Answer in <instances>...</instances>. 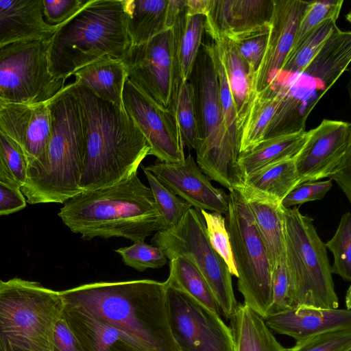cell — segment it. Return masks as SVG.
Instances as JSON below:
<instances>
[{"label":"cell","mask_w":351,"mask_h":351,"mask_svg":"<svg viewBox=\"0 0 351 351\" xmlns=\"http://www.w3.org/2000/svg\"><path fill=\"white\" fill-rule=\"evenodd\" d=\"M59 293L64 305L123 332L145 351H180L169 328L165 282H97Z\"/></svg>","instance_id":"1"},{"label":"cell","mask_w":351,"mask_h":351,"mask_svg":"<svg viewBox=\"0 0 351 351\" xmlns=\"http://www.w3.org/2000/svg\"><path fill=\"white\" fill-rule=\"evenodd\" d=\"M74 84L85 136L82 191L112 186L137 173L150 148L136 122L124 106L104 101Z\"/></svg>","instance_id":"2"},{"label":"cell","mask_w":351,"mask_h":351,"mask_svg":"<svg viewBox=\"0 0 351 351\" xmlns=\"http://www.w3.org/2000/svg\"><path fill=\"white\" fill-rule=\"evenodd\" d=\"M51 134L43 155L28 163L21 189L29 204H64L83 192L80 180L85 157L82 114L74 82L48 102Z\"/></svg>","instance_id":"3"},{"label":"cell","mask_w":351,"mask_h":351,"mask_svg":"<svg viewBox=\"0 0 351 351\" xmlns=\"http://www.w3.org/2000/svg\"><path fill=\"white\" fill-rule=\"evenodd\" d=\"M58 216L84 240L123 237L135 243L161 230L152 192L137 173L118 184L75 195L64 203Z\"/></svg>","instance_id":"4"},{"label":"cell","mask_w":351,"mask_h":351,"mask_svg":"<svg viewBox=\"0 0 351 351\" xmlns=\"http://www.w3.org/2000/svg\"><path fill=\"white\" fill-rule=\"evenodd\" d=\"M130 46L123 0H88L48 40L49 71L66 80L103 57L123 59Z\"/></svg>","instance_id":"5"},{"label":"cell","mask_w":351,"mask_h":351,"mask_svg":"<svg viewBox=\"0 0 351 351\" xmlns=\"http://www.w3.org/2000/svg\"><path fill=\"white\" fill-rule=\"evenodd\" d=\"M193 88L197 136L196 162L211 180L228 189L242 181L226 127L218 79L208 45L201 44L187 80Z\"/></svg>","instance_id":"6"},{"label":"cell","mask_w":351,"mask_h":351,"mask_svg":"<svg viewBox=\"0 0 351 351\" xmlns=\"http://www.w3.org/2000/svg\"><path fill=\"white\" fill-rule=\"evenodd\" d=\"M59 291L15 277L0 280V351H53Z\"/></svg>","instance_id":"7"},{"label":"cell","mask_w":351,"mask_h":351,"mask_svg":"<svg viewBox=\"0 0 351 351\" xmlns=\"http://www.w3.org/2000/svg\"><path fill=\"white\" fill-rule=\"evenodd\" d=\"M283 215L285 262L293 308H338L326 247L313 219L297 207H283Z\"/></svg>","instance_id":"8"},{"label":"cell","mask_w":351,"mask_h":351,"mask_svg":"<svg viewBox=\"0 0 351 351\" xmlns=\"http://www.w3.org/2000/svg\"><path fill=\"white\" fill-rule=\"evenodd\" d=\"M228 191L225 221L238 274V290L243 304L265 319L271 304L272 268L242 192L237 186Z\"/></svg>","instance_id":"9"},{"label":"cell","mask_w":351,"mask_h":351,"mask_svg":"<svg viewBox=\"0 0 351 351\" xmlns=\"http://www.w3.org/2000/svg\"><path fill=\"white\" fill-rule=\"evenodd\" d=\"M151 242L159 247L169 260L177 256L188 258L206 280L221 313L229 319L239 304L232 288V274L211 246L199 210L191 208L178 226L157 231Z\"/></svg>","instance_id":"10"},{"label":"cell","mask_w":351,"mask_h":351,"mask_svg":"<svg viewBox=\"0 0 351 351\" xmlns=\"http://www.w3.org/2000/svg\"><path fill=\"white\" fill-rule=\"evenodd\" d=\"M49 39L18 41L0 47V101L48 103L63 89L66 80L55 77L49 71Z\"/></svg>","instance_id":"11"},{"label":"cell","mask_w":351,"mask_h":351,"mask_svg":"<svg viewBox=\"0 0 351 351\" xmlns=\"http://www.w3.org/2000/svg\"><path fill=\"white\" fill-rule=\"evenodd\" d=\"M122 61L129 80L176 115L182 81L172 29L165 30L145 43L130 46Z\"/></svg>","instance_id":"12"},{"label":"cell","mask_w":351,"mask_h":351,"mask_svg":"<svg viewBox=\"0 0 351 351\" xmlns=\"http://www.w3.org/2000/svg\"><path fill=\"white\" fill-rule=\"evenodd\" d=\"M165 285L169 328L180 351H234L232 330L220 315Z\"/></svg>","instance_id":"13"},{"label":"cell","mask_w":351,"mask_h":351,"mask_svg":"<svg viewBox=\"0 0 351 351\" xmlns=\"http://www.w3.org/2000/svg\"><path fill=\"white\" fill-rule=\"evenodd\" d=\"M123 106L137 124L149 146V155L158 161L182 162L184 145L176 115L138 89L127 77L123 90Z\"/></svg>","instance_id":"14"},{"label":"cell","mask_w":351,"mask_h":351,"mask_svg":"<svg viewBox=\"0 0 351 351\" xmlns=\"http://www.w3.org/2000/svg\"><path fill=\"white\" fill-rule=\"evenodd\" d=\"M350 152L351 124L323 119L306 132V141L294 158L298 184L328 178Z\"/></svg>","instance_id":"15"},{"label":"cell","mask_w":351,"mask_h":351,"mask_svg":"<svg viewBox=\"0 0 351 351\" xmlns=\"http://www.w3.org/2000/svg\"><path fill=\"white\" fill-rule=\"evenodd\" d=\"M145 168L194 208L227 213L228 195L211 184L191 154L182 162L158 161Z\"/></svg>","instance_id":"16"},{"label":"cell","mask_w":351,"mask_h":351,"mask_svg":"<svg viewBox=\"0 0 351 351\" xmlns=\"http://www.w3.org/2000/svg\"><path fill=\"white\" fill-rule=\"evenodd\" d=\"M308 3L304 0H274L265 51L252 80L254 95L275 81L292 48Z\"/></svg>","instance_id":"17"},{"label":"cell","mask_w":351,"mask_h":351,"mask_svg":"<svg viewBox=\"0 0 351 351\" xmlns=\"http://www.w3.org/2000/svg\"><path fill=\"white\" fill-rule=\"evenodd\" d=\"M51 127L48 103L25 104L0 101V131L19 145L28 163L44 153Z\"/></svg>","instance_id":"18"},{"label":"cell","mask_w":351,"mask_h":351,"mask_svg":"<svg viewBox=\"0 0 351 351\" xmlns=\"http://www.w3.org/2000/svg\"><path fill=\"white\" fill-rule=\"evenodd\" d=\"M273 7L274 0H210L204 30L214 40L269 25Z\"/></svg>","instance_id":"19"},{"label":"cell","mask_w":351,"mask_h":351,"mask_svg":"<svg viewBox=\"0 0 351 351\" xmlns=\"http://www.w3.org/2000/svg\"><path fill=\"white\" fill-rule=\"evenodd\" d=\"M270 330L300 341L337 330L351 328V311L298 306L263 319Z\"/></svg>","instance_id":"20"},{"label":"cell","mask_w":351,"mask_h":351,"mask_svg":"<svg viewBox=\"0 0 351 351\" xmlns=\"http://www.w3.org/2000/svg\"><path fill=\"white\" fill-rule=\"evenodd\" d=\"M60 25L43 14V0H0V47L23 40L50 38Z\"/></svg>","instance_id":"21"},{"label":"cell","mask_w":351,"mask_h":351,"mask_svg":"<svg viewBox=\"0 0 351 351\" xmlns=\"http://www.w3.org/2000/svg\"><path fill=\"white\" fill-rule=\"evenodd\" d=\"M237 186L253 216L273 270L285 260V222L281 202L243 183Z\"/></svg>","instance_id":"22"},{"label":"cell","mask_w":351,"mask_h":351,"mask_svg":"<svg viewBox=\"0 0 351 351\" xmlns=\"http://www.w3.org/2000/svg\"><path fill=\"white\" fill-rule=\"evenodd\" d=\"M61 317L84 351H145L126 334L75 308L62 304Z\"/></svg>","instance_id":"23"},{"label":"cell","mask_w":351,"mask_h":351,"mask_svg":"<svg viewBox=\"0 0 351 351\" xmlns=\"http://www.w3.org/2000/svg\"><path fill=\"white\" fill-rule=\"evenodd\" d=\"M351 60V32L335 27L302 75L324 94L347 69Z\"/></svg>","instance_id":"24"},{"label":"cell","mask_w":351,"mask_h":351,"mask_svg":"<svg viewBox=\"0 0 351 351\" xmlns=\"http://www.w3.org/2000/svg\"><path fill=\"white\" fill-rule=\"evenodd\" d=\"M236 108L238 128L241 131L255 96L252 90L253 75L247 63L239 54L233 42L225 36L214 40Z\"/></svg>","instance_id":"25"},{"label":"cell","mask_w":351,"mask_h":351,"mask_svg":"<svg viewBox=\"0 0 351 351\" xmlns=\"http://www.w3.org/2000/svg\"><path fill=\"white\" fill-rule=\"evenodd\" d=\"M75 83L90 90L97 97L123 106V90L127 72L122 59L103 57L76 71Z\"/></svg>","instance_id":"26"},{"label":"cell","mask_w":351,"mask_h":351,"mask_svg":"<svg viewBox=\"0 0 351 351\" xmlns=\"http://www.w3.org/2000/svg\"><path fill=\"white\" fill-rule=\"evenodd\" d=\"M306 139V132L302 130L265 138L252 148L240 152L237 167L241 181L261 168L294 158L303 147Z\"/></svg>","instance_id":"27"},{"label":"cell","mask_w":351,"mask_h":351,"mask_svg":"<svg viewBox=\"0 0 351 351\" xmlns=\"http://www.w3.org/2000/svg\"><path fill=\"white\" fill-rule=\"evenodd\" d=\"M234 351H285L264 319L244 304L229 318Z\"/></svg>","instance_id":"28"},{"label":"cell","mask_w":351,"mask_h":351,"mask_svg":"<svg viewBox=\"0 0 351 351\" xmlns=\"http://www.w3.org/2000/svg\"><path fill=\"white\" fill-rule=\"evenodd\" d=\"M168 0H123L131 46L145 43L166 30Z\"/></svg>","instance_id":"29"},{"label":"cell","mask_w":351,"mask_h":351,"mask_svg":"<svg viewBox=\"0 0 351 351\" xmlns=\"http://www.w3.org/2000/svg\"><path fill=\"white\" fill-rule=\"evenodd\" d=\"M282 93L283 84L275 83L256 93L241 131L239 153L265 139Z\"/></svg>","instance_id":"30"},{"label":"cell","mask_w":351,"mask_h":351,"mask_svg":"<svg viewBox=\"0 0 351 351\" xmlns=\"http://www.w3.org/2000/svg\"><path fill=\"white\" fill-rule=\"evenodd\" d=\"M165 283L182 291L214 313L221 314L206 280L188 258L177 256L169 260V276Z\"/></svg>","instance_id":"31"},{"label":"cell","mask_w":351,"mask_h":351,"mask_svg":"<svg viewBox=\"0 0 351 351\" xmlns=\"http://www.w3.org/2000/svg\"><path fill=\"white\" fill-rule=\"evenodd\" d=\"M294 158L261 168L245 177L242 183L282 202L299 182Z\"/></svg>","instance_id":"32"},{"label":"cell","mask_w":351,"mask_h":351,"mask_svg":"<svg viewBox=\"0 0 351 351\" xmlns=\"http://www.w3.org/2000/svg\"><path fill=\"white\" fill-rule=\"evenodd\" d=\"M182 14L171 28L173 32L178 63L182 82L188 80L202 44L205 17Z\"/></svg>","instance_id":"33"},{"label":"cell","mask_w":351,"mask_h":351,"mask_svg":"<svg viewBox=\"0 0 351 351\" xmlns=\"http://www.w3.org/2000/svg\"><path fill=\"white\" fill-rule=\"evenodd\" d=\"M335 27L336 21L328 19L314 28L295 52L286 58L273 83L280 84L293 75L302 74Z\"/></svg>","instance_id":"34"},{"label":"cell","mask_w":351,"mask_h":351,"mask_svg":"<svg viewBox=\"0 0 351 351\" xmlns=\"http://www.w3.org/2000/svg\"><path fill=\"white\" fill-rule=\"evenodd\" d=\"M152 192L160 215L161 230H167L179 224L192 206L176 195L152 173L141 165Z\"/></svg>","instance_id":"35"},{"label":"cell","mask_w":351,"mask_h":351,"mask_svg":"<svg viewBox=\"0 0 351 351\" xmlns=\"http://www.w3.org/2000/svg\"><path fill=\"white\" fill-rule=\"evenodd\" d=\"M302 99L287 92L283 84L281 100L267 131L265 138L305 130V120L310 111H302Z\"/></svg>","instance_id":"36"},{"label":"cell","mask_w":351,"mask_h":351,"mask_svg":"<svg viewBox=\"0 0 351 351\" xmlns=\"http://www.w3.org/2000/svg\"><path fill=\"white\" fill-rule=\"evenodd\" d=\"M27 167L22 148L0 131V180L21 189L26 181Z\"/></svg>","instance_id":"37"},{"label":"cell","mask_w":351,"mask_h":351,"mask_svg":"<svg viewBox=\"0 0 351 351\" xmlns=\"http://www.w3.org/2000/svg\"><path fill=\"white\" fill-rule=\"evenodd\" d=\"M325 246L333 255L332 274L340 276L345 281L351 280V214L344 213L333 237Z\"/></svg>","instance_id":"38"},{"label":"cell","mask_w":351,"mask_h":351,"mask_svg":"<svg viewBox=\"0 0 351 351\" xmlns=\"http://www.w3.org/2000/svg\"><path fill=\"white\" fill-rule=\"evenodd\" d=\"M343 0L308 1L298 27L293 45L287 58L291 56L306 36L322 21L339 16Z\"/></svg>","instance_id":"39"},{"label":"cell","mask_w":351,"mask_h":351,"mask_svg":"<svg viewBox=\"0 0 351 351\" xmlns=\"http://www.w3.org/2000/svg\"><path fill=\"white\" fill-rule=\"evenodd\" d=\"M208 47L215 68L218 84L219 95L223 114L224 121L232 146L239 154L240 133L238 128L237 112L231 91L227 81L223 66L219 60L215 45L213 41Z\"/></svg>","instance_id":"40"},{"label":"cell","mask_w":351,"mask_h":351,"mask_svg":"<svg viewBox=\"0 0 351 351\" xmlns=\"http://www.w3.org/2000/svg\"><path fill=\"white\" fill-rule=\"evenodd\" d=\"M176 118L184 146L195 149L197 131L193 104V88L188 82H182L180 88Z\"/></svg>","instance_id":"41"},{"label":"cell","mask_w":351,"mask_h":351,"mask_svg":"<svg viewBox=\"0 0 351 351\" xmlns=\"http://www.w3.org/2000/svg\"><path fill=\"white\" fill-rule=\"evenodd\" d=\"M202 215L211 246L221 256L232 276L237 278V271L233 258L225 217L218 212L199 210Z\"/></svg>","instance_id":"42"},{"label":"cell","mask_w":351,"mask_h":351,"mask_svg":"<svg viewBox=\"0 0 351 351\" xmlns=\"http://www.w3.org/2000/svg\"><path fill=\"white\" fill-rule=\"evenodd\" d=\"M115 252L121 256L125 265L140 272L147 269H158L167 263L168 258L159 247L144 241L135 242Z\"/></svg>","instance_id":"43"},{"label":"cell","mask_w":351,"mask_h":351,"mask_svg":"<svg viewBox=\"0 0 351 351\" xmlns=\"http://www.w3.org/2000/svg\"><path fill=\"white\" fill-rule=\"evenodd\" d=\"M269 31V25L228 38L233 42L241 56L249 65L253 77L263 60Z\"/></svg>","instance_id":"44"},{"label":"cell","mask_w":351,"mask_h":351,"mask_svg":"<svg viewBox=\"0 0 351 351\" xmlns=\"http://www.w3.org/2000/svg\"><path fill=\"white\" fill-rule=\"evenodd\" d=\"M351 350V328L337 330L296 341L285 351H349Z\"/></svg>","instance_id":"45"},{"label":"cell","mask_w":351,"mask_h":351,"mask_svg":"<svg viewBox=\"0 0 351 351\" xmlns=\"http://www.w3.org/2000/svg\"><path fill=\"white\" fill-rule=\"evenodd\" d=\"M290 308H293V305L287 268L283 260L272 270L271 304L269 315Z\"/></svg>","instance_id":"46"},{"label":"cell","mask_w":351,"mask_h":351,"mask_svg":"<svg viewBox=\"0 0 351 351\" xmlns=\"http://www.w3.org/2000/svg\"><path fill=\"white\" fill-rule=\"evenodd\" d=\"M332 186V180L306 182L296 185L282 200L284 208H291L308 202L320 200Z\"/></svg>","instance_id":"47"},{"label":"cell","mask_w":351,"mask_h":351,"mask_svg":"<svg viewBox=\"0 0 351 351\" xmlns=\"http://www.w3.org/2000/svg\"><path fill=\"white\" fill-rule=\"evenodd\" d=\"M88 0H43V14L46 23L58 26L77 13Z\"/></svg>","instance_id":"48"},{"label":"cell","mask_w":351,"mask_h":351,"mask_svg":"<svg viewBox=\"0 0 351 351\" xmlns=\"http://www.w3.org/2000/svg\"><path fill=\"white\" fill-rule=\"evenodd\" d=\"M26 199L21 189L0 180V215H7L23 209Z\"/></svg>","instance_id":"49"},{"label":"cell","mask_w":351,"mask_h":351,"mask_svg":"<svg viewBox=\"0 0 351 351\" xmlns=\"http://www.w3.org/2000/svg\"><path fill=\"white\" fill-rule=\"evenodd\" d=\"M53 351H84L62 317L56 324Z\"/></svg>","instance_id":"50"},{"label":"cell","mask_w":351,"mask_h":351,"mask_svg":"<svg viewBox=\"0 0 351 351\" xmlns=\"http://www.w3.org/2000/svg\"><path fill=\"white\" fill-rule=\"evenodd\" d=\"M328 178L336 182L348 201L351 202V152L346 154Z\"/></svg>","instance_id":"51"},{"label":"cell","mask_w":351,"mask_h":351,"mask_svg":"<svg viewBox=\"0 0 351 351\" xmlns=\"http://www.w3.org/2000/svg\"><path fill=\"white\" fill-rule=\"evenodd\" d=\"M186 12V0H168L165 27L170 29L178 19Z\"/></svg>","instance_id":"52"},{"label":"cell","mask_w":351,"mask_h":351,"mask_svg":"<svg viewBox=\"0 0 351 351\" xmlns=\"http://www.w3.org/2000/svg\"><path fill=\"white\" fill-rule=\"evenodd\" d=\"M210 0H186V15L205 16L209 9Z\"/></svg>","instance_id":"53"},{"label":"cell","mask_w":351,"mask_h":351,"mask_svg":"<svg viewBox=\"0 0 351 351\" xmlns=\"http://www.w3.org/2000/svg\"><path fill=\"white\" fill-rule=\"evenodd\" d=\"M350 301H351V287H349L346 295V304L348 310H350Z\"/></svg>","instance_id":"54"},{"label":"cell","mask_w":351,"mask_h":351,"mask_svg":"<svg viewBox=\"0 0 351 351\" xmlns=\"http://www.w3.org/2000/svg\"><path fill=\"white\" fill-rule=\"evenodd\" d=\"M349 351H351V350H349Z\"/></svg>","instance_id":"55"}]
</instances>
